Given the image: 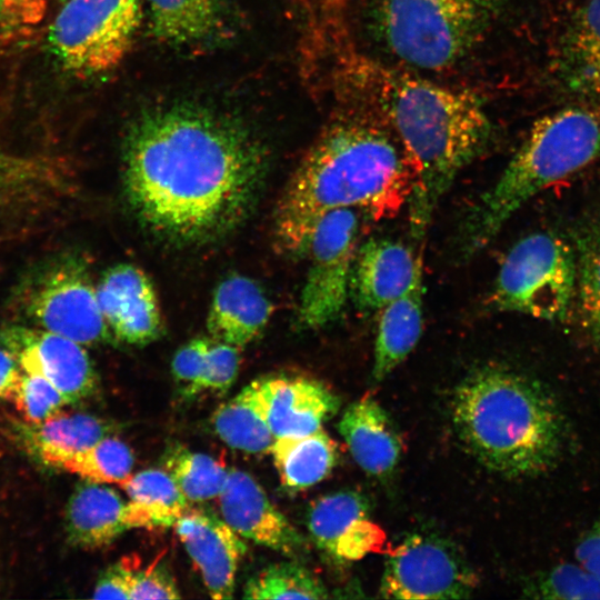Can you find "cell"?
I'll use <instances>...</instances> for the list:
<instances>
[{"label":"cell","mask_w":600,"mask_h":600,"mask_svg":"<svg viewBox=\"0 0 600 600\" xmlns=\"http://www.w3.org/2000/svg\"><path fill=\"white\" fill-rule=\"evenodd\" d=\"M7 2V0H0V11L1 9L3 8L4 3Z\"/></svg>","instance_id":"cell-43"},{"label":"cell","mask_w":600,"mask_h":600,"mask_svg":"<svg viewBox=\"0 0 600 600\" xmlns=\"http://www.w3.org/2000/svg\"><path fill=\"white\" fill-rule=\"evenodd\" d=\"M217 499L221 518L240 537L286 554L302 549L301 534L248 472L229 469Z\"/></svg>","instance_id":"cell-17"},{"label":"cell","mask_w":600,"mask_h":600,"mask_svg":"<svg viewBox=\"0 0 600 600\" xmlns=\"http://www.w3.org/2000/svg\"><path fill=\"white\" fill-rule=\"evenodd\" d=\"M600 154V117L570 107L538 119L498 180L462 224V252L484 248L532 197L583 169Z\"/></svg>","instance_id":"cell-5"},{"label":"cell","mask_w":600,"mask_h":600,"mask_svg":"<svg viewBox=\"0 0 600 600\" xmlns=\"http://www.w3.org/2000/svg\"><path fill=\"white\" fill-rule=\"evenodd\" d=\"M576 291L583 329L600 338V219L576 236Z\"/></svg>","instance_id":"cell-28"},{"label":"cell","mask_w":600,"mask_h":600,"mask_svg":"<svg viewBox=\"0 0 600 600\" xmlns=\"http://www.w3.org/2000/svg\"><path fill=\"white\" fill-rule=\"evenodd\" d=\"M47 177V169L42 163L0 150V188L29 184Z\"/></svg>","instance_id":"cell-39"},{"label":"cell","mask_w":600,"mask_h":600,"mask_svg":"<svg viewBox=\"0 0 600 600\" xmlns=\"http://www.w3.org/2000/svg\"><path fill=\"white\" fill-rule=\"evenodd\" d=\"M21 431L27 449L57 468L66 457L113 436L114 426L93 414L59 412L40 423H27Z\"/></svg>","instance_id":"cell-24"},{"label":"cell","mask_w":600,"mask_h":600,"mask_svg":"<svg viewBox=\"0 0 600 600\" xmlns=\"http://www.w3.org/2000/svg\"><path fill=\"white\" fill-rule=\"evenodd\" d=\"M269 452L281 484L291 491L308 489L326 479L338 458L337 443L323 429L277 438Z\"/></svg>","instance_id":"cell-25"},{"label":"cell","mask_w":600,"mask_h":600,"mask_svg":"<svg viewBox=\"0 0 600 600\" xmlns=\"http://www.w3.org/2000/svg\"><path fill=\"white\" fill-rule=\"evenodd\" d=\"M0 344L20 368L49 380L68 404L93 394L98 377L84 347L69 338L38 327L11 324L0 331Z\"/></svg>","instance_id":"cell-12"},{"label":"cell","mask_w":600,"mask_h":600,"mask_svg":"<svg viewBox=\"0 0 600 600\" xmlns=\"http://www.w3.org/2000/svg\"><path fill=\"white\" fill-rule=\"evenodd\" d=\"M324 584L304 566L293 561L272 563L244 584V599H326Z\"/></svg>","instance_id":"cell-29"},{"label":"cell","mask_w":600,"mask_h":600,"mask_svg":"<svg viewBox=\"0 0 600 600\" xmlns=\"http://www.w3.org/2000/svg\"><path fill=\"white\" fill-rule=\"evenodd\" d=\"M576 292V256L562 238L534 232L521 238L504 257L490 304L547 321L563 320Z\"/></svg>","instance_id":"cell-7"},{"label":"cell","mask_w":600,"mask_h":600,"mask_svg":"<svg viewBox=\"0 0 600 600\" xmlns=\"http://www.w3.org/2000/svg\"><path fill=\"white\" fill-rule=\"evenodd\" d=\"M133 558H123L100 574L93 589L96 599H130Z\"/></svg>","instance_id":"cell-38"},{"label":"cell","mask_w":600,"mask_h":600,"mask_svg":"<svg viewBox=\"0 0 600 600\" xmlns=\"http://www.w3.org/2000/svg\"><path fill=\"white\" fill-rule=\"evenodd\" d=\"M103 319L118 340L144 346L157 340L163 329L154 287L137 266L117 264L96 286Z\"/></svg>","instance_id":"cell-15"},{"label":"cell","mask_w":600,"mask_h":600,"mask_svg":"<svg viewBox=\"0 0 600 600\" xmlns=\"http://www.w3.org/2000/svg\"><path fill=\"white\" fill-rule=\"evenodd\" d=\"M134 456L127 443L110 436L92 447L66 457L57 468L80 476L83 480L121 484L130 476Z\"/></svg>","instance_id":"cell-30"},{"label":"cell","mask_w":600,"mask_h":600,"mask_svg":"<svg viewBox=\"0 0 600 600\" xmlns=\"http://www.w3.org/2000/svg\"><path fill=\"white\" fill-rule=\"evenodd\" d=\"M22 306L34 327L82 346H94L111 338L96 286L79 258H61L37 272L23 289Z\"/></svg>","instance_id":"cell-9"},{"label":"cell","mask_w":600,"mask_h":600,"mask_svg":"<svg viewBox=\"0 0 600 600\" xmlns=\"http://www.w3.org/2000/svg\"><path fill=\"white\" fill-rule=\"evenodd\" d=\"M142 0H66L48 33L61 69L77 78L111 71L132 47Z\"/></svg>","instance_id":"cell-8"},{"label":"cell","mask_w":600,"mask_h":600,"mask_svg":"<svg viewBox=\"0 0 600 600\" xmlns=\"http://www.w3.org/2000/svg\"><path fill=\"white\" fill-rule=\"evenodd\" d=\"M11 401L30 424L58 414L68 404L63 394L49 380L24 371Z\"/></svg>","instance_id":"cell-34"},{"label":"cell","mask_w":600,"mask_h":600,"mask_svg":"<svg viewBox=\"0 0 600 600\" xmlns=\"http://www.w3.org/2000/svg\"><path fill=\"white\" fill-rule=\"evenodd\" d=\"M64 526L69 542L81 549L110 544L133 528H164L162 518L151 508L129 500L106 483L83 480L66 508Z\"/></svg>","instance_id":"cell-14"},{"label":"cell","mask_w":600,"mask_h":600,"mask_svg":"<svg viewBox=\"0 0 600 600\" xmlns=\"http://www.w3.org/2000/svg\"><path fill=\"white\" fill-rule=\"evenodd\" d=\"M413 176L398 140L369 113L332 123L304 154L277 203L278 250L304 254L318 221L338 209L372 219L394 217L408 202Z\"/></svg>","instance_id":"cell-3"},{"label":"cell","mask_w":600,"mask_h":600,"mask_svg":"<svg viewBox=\"0 0 600 600\" xmlns=\"http://www.w3.org/2000/svg\"><path fill=\"white\" fill-rule=\"evenodd\" d=\"M240 348L211 338L208 363L200 386V393H224L233 384L239 372Z\"/></svg>","instance_id":"cell-36"},{"label":"cell","mask_w":600,"mask_h":600,"mask_svg":"<svg viewBox=\"0 0 600 600\" xmlns=\"http://www.w3.org/2000/svg\"><path fill=\"white\" fill-rule=\"evenodd\" d=\"M151 36L172 47H211L230 40L234 22L228 0H142Z\"/></svg>","instance_id":"cell-19"},{"label":"cell","mask_w":600,"mask_h":600,"mask_svg":"<svg viewBox=\"0 0 600 600\" xmlns=\"http://www.w3.org/2000/svg\"><path fill=\"white\" fill-rule=\"evenodd\" d=\"M119 486L131 501L151 508L162 516L170 527L190 508L189 501L164 469L140 471Z\"/></svg>","instance_id":"cell-32"},{"label":"cell","mask_w":600,"mask_h":600,"mask_svg":"<svg viewBox=\"0 0 600 600\" xmlns=\"http://www.w3.org/2000/svg\"><path fill=\"white\" fill-rule=\"evenodd\" d=\"M123 184L141 222L180 244L214 241L254 206L267 173L262 142L240 121L200 104L142 111L123 144Z\"/></svg>","instance_id":"cell-1"},{"label":"cell","mask_w":600,"mask_h":600,"mask_svg":"<svg viewBox=\"0 0 600 600\" xmlns=\"http://www.w3.org/2000/svg\"><path fill=\"white\" fill-rule=\"evenodd\" d=\"M574 558L600 579V518L579 538L574 547Z\"/></svg>","instance_id":"cell-40"},{"label":"cell","mask_w":600,"mask_h":600,"mask_svg":"<svg viewBox=\"0 0 600 600\" xmlns=\"http://www.w3.org/2000/svg\"><path fill=\"white\" fill-rule=\"evenodd\" d=\"M380 583L388 599L469 598L478 578L449 540L431 533H411L389 548Z\"/></svg>","instance_id":"cell-11"},{"label":"cell","mask_w":600,"mask_h":600,"mask_svg":"<svg viewBox=\"0 0 600 600\" xmlns=\"http://www.w3.org/2000/svg\"><path fill=\"white\" fill-rule=\"evenodd\" d=\"M572 57L580 82L600 94V0H588L574 27Z\"/></svg>","instance_id":"cell-33"},{"label":"cell","mask_w":600,"mask_h":600,"mask_svg":"<svg viewBox=\"0 0 600 600\" xmlns=\"http://www.w3.org/2000/svg\"><path fill=\"white\" fill-rule=\"evenodd\" d=\"M342 79L391 129L410 164L413 234L424 236L439 200L459 172L488 148L492 124L481 99L362 54L343 57Z\"/></svg>","instance_id":"cell-2"},{"label":"cell","mask_w":600,"mask_h":600,"mask_svg":"<svg viewBox=\"0 0 600 600\" xmlns=\"http://www.w3.org/2000/svg\"><path fill=\"white\" fill-rule=\"evenodd\" d=\"M500 8L501 0H378L376 24L402 62L443 70L483 41Z\"/></svg>","instance_id":"cell-6"},{"label":"cell","mask_w":600,"mask_h":600,"mask_svg":"<svg viewBox=\"0 0 600 600\" xmlns=\"http://www.w3.org/2000/svg\"><path fill=\"white\" fill-rule=\"evenodd\" d=\"M23 370L14 357L3 347L0 348V400H12Z\"/></svg>","instance_id":"cell-41"},{"label":"cell","mask_w":600,"mask_h":600,"mask_svg":"<svg viewBox=\"0 0 600 600\" xmlns=\"http://www.w3.org/2000/svg\"><path fill=\"white\" fill-rule=\"evenodd\" d=\"M176 580L166 564L153 562L142 569L134 564L131 577L130 599H178Z\"/></svg>","instance_id":"cell-37"},{"label":"cell","mask_w":600,"mask_h":600,"mask_svg":"<svg viewBox=\"0 0 600 600\" xmlns=\"http://www.w3.org/2000/svg\"><path fill=\"white\" fill-rule=\"evenodd\" d=\"M422 269L409 289L381 309L371 379L384 380L417 346L422 333Z\"/></svg>","instance_id":"cell-23"},{"label":"cell","mask_w":600,"mask_h":600,"mask_svg":"<svg viewBox=\"0 0 600 600\" xmlns=\"http://www.w3.org/2000/svg\"><path fill=\"white\" fill-rule=\"evenodd\" d=\"M338 429L358 466L370 477L390 478L401 459V437L384 409L371 398L352 402Z\"/></svg>","instance_id":"cell-21"},{"label":"cell","mask_w":600,"mask_h":600,"mask_svg":"<svg viewBox=\"0 0 600 600\" xmlns=\"http://www.w3.org/2000/svg\"><path fill=\"white\" fill-rule=\"evenodd\" d=\"M268 424L277 438L306 436L322 429L340 406L321 382L303 377L259 380Z\"/></svg>","instance_id":"cell-20"},{"label":"cell","mask_w":600,"mask_h":600,"mask_svg":"<svg viewBox=\"0 0 600 600\" xmlns=\"http://www.w3.org/2000/svg\"><path fill=\"white\" fill-rule=\"evenodd\" d=\"M370 500L353 489L326 494L308 511L307 526L314 544L340 563L369 553L387 552L384 531L371 520Z\"/></svg>","instance_id":"cell-13"},{"label":"cell","mask_w":600,"mask_h":600,"mask_svg":"<svg viewBox=\"0 0 600 600\" xmlns=\"http://www.w3.org/2000/svg\"><path fill=\"white\" fill-rule=\"evenodd\" d=\"M349 0H320V4L329 14L339 13L348 3Z\"/></svg>","instance_id":"cell-42"},{"label":"cell","mask_w":600,"mask_h":600,"mask_svg":"<svg viewBox=\"0 0 600 600\" xmlns=\"http://www.w3.org/2000/svg\"><path fill=\"white\" fill-rule=\"evenodd\" d=\"M173 529L197 567L211 598L230 599L246 543L222 518L189 508L173 523Z\"/></svg>","instance_id":"cell-16"},{"label":"cell","mask_w":600,"mask_h":600,"mask_svg":"<svg viewBox=\"0 0 600 600\" xmlns=\"http://www.w3.org/2000/svg\"><path fill=\"white\" fill-rule=\"evenodd\" d=\"M211 337L190 340L177 350L172 358V376L184 397L200 393V386L206 373Z\"/></svg>","instance_id":"cell-35"},{"label":"cell","mask_w":600,"mask_h":600,"mask_svg":"<svg viewBox=\"0 0 600 600\" xmlns=\"http://www.w3.org/2000/svg\"><path fill=\"white\" fill-rule=\"evenodd\" d=\"M63 1H66V0H63Z\"/></svg>","instance_id":"cell-44"},{"label":"cell","mask_w":600,"mask_h":600,"mask_svg":"<svg viewBox=\"0 0 600 600\" xmlns=\"http://www.w3.org/2000/svg\"><path fill=\"white\" fill-rule=\"evenodd\" d=\"M212 426L230 448L248 453L269 452L276 437L267 421L259 380L221 403L213 412Z\"/></svg>","instance_id":"cell-26"},{"label":"cell","mask_w":600,"mask_h":600,"mask_svg":"<svg viewBox=\"0 0 600 600\" xmlns=\"http://www.w3.org/2000/svg\"><path fill=\"white\" fill-rule=\"evenodd\" d=\"M457 436L470 454L508 478L541 474L559 461L567 438L563 413L539 381L501 366L472 371L451 403Z\"/></svg>","instance_id":"cell-4"},{"label":"cell","mask_w":600,"mask_h":600,"mask_svg":"<svg viewBox=\"0 0 600 600\" xmlns=\"http://www.w3.org/2000/svg\"><path fill=\"white\" fill-rule=\"evenodd\" d=\"M422 269L421 254L391 239L371 238L356 253L350 298L362 313L381 310L404 293Z\"/></svg>","instance_id":"cell-18"},{"label":"cell","mask_w":600,"mask_h":600,"mask_svg":"<svg viewBox=\"0 0 600 600\" xmlns=\"http://www.w3.org/2000/svg\"><path fill=\"white\" fill-rule=\"evenodd\" d=\"M359 224L354 209H338L313 228L304 250L310 263L298 308L302 328H323L342 314L350 298Z\"/></svg>","instance_id":"cell-10"},{"label":"cell","mask_w":600,"mask_h":600,"mask_svg":"<svg viewBox=\"0 0 600 600\" xmlns=\"http://www.w3.org/2000/svg\"><path fill=\"white\" fill-rule=\"evenodd\" d=\"M523 596L543 600H600V579L580 563H560L534 574Z\"/></svg>","instance_id":"cell-31"},{"label":"cell","mask_w":600,"mask_h":600,"mask_svg":"<svg viewBox=\"0 0 600 600\" xmlns=\"http://www.w3.org/2000/svg\"><path fill=\"white\" fill-rule=\"evenodd\" d=\"M161 461L162 469L170 474L189 503L218 498L229 471L213 457L192 451L180 443L169 446Z\"/></svg>","instance_id":"cell-27"},{"label":"cell","mask_w":600,"mask_h":600,"mask_svg":"<svg viewBox=\"0 0 600 600\" xmlns=\"http://www.w3.org/2000/svg\"><path fill=\"white\" fill-rule=\"evenodd\" d=\"M272 304L252 279L233 274L221 281L213 293L207 317L209 336L242 348L264 330Z\"/></svg>","instance_id":"cell-22"}]
</instances>
